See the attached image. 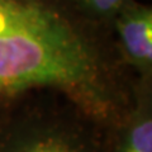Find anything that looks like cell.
Returning a JSON list of instances; mask_svg holds the SVG:
<instances>
[{"label":"cell","instance_id":"obj_2","mask_svg":"<svg viewBox=\"0 0 152 152\" xmlns=\"http://www.w3.org/2000/svg\"><path fill=\"white\" fill-rule=\"evenodd\" d=\"M0 152H109L108 131L58 95L34 94L0 112Z\"/></svg>","mask_w":152,"mask_h":152},{"label":"cell","instance_id":"obj_5","mask_svg":"<svg viewBox=\"0 0 152 152\" xmlns=\"http://www.w3.org/2000/svg\"><path fill=\"white\" fill-rule=\"evenodd\" d=\"M75 1L93 18L112 28L113 20L127 0H75Z\"/></svg>","mask_w":152,"mask_h":152},{"label":"cell","instance_id":"obj_3","mask_svg":"<svg viewBox=\"0 0 152 152\" xmlns=\"http://www.w3.org/2000/svg\"><path fill=\"white\" fill-rule=\"evenodd\" d=\"M114 41L136 76H152V7L127 0L113 20Z\"/></svg>","mask_w":152,"mask_h":152},{"label":"cell","instance_id":"obj_4","mask_svg":"<svg viewBox=\"0 0 152 152\" xmlns=\"http://www.w3.org/2000/svg\"><path fill=\"white\" fill-rule=\"evenodd\" d=\"M109 152H152V76H137L131 109L108 131Z\"/></svg>","mask_w":152,"mask_h":152},{"label":"cell","instance_id":"obj_1","mask_svg":"<svg viewBox=\"0 0 152 152\" xmlns=\"http://www.w3.org/2000/svg\"><path fill=\"white\" fill-rule=\"evenodd\" d=\"M136 77L112 28L75 0H0V112L53 94L110 131L132 107Z\"/></svg>","mask_w":152,"mask_h":152}]
</instances>
